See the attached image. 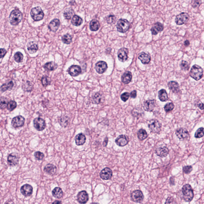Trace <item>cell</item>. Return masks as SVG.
<instances>
[{"label": "cell", "mask_w": 204, "mask_h": 204, "mask_svg": "<svg viewBox=\"0 0 204 204\" xmlns=\"http://www.w3.org/2000/svg\"><path fill=\"white\" fill-rule=\"evenodd\" d=\"M158 97L160 101L162 102L167 101L168 100V97L166 90L164 89H162L159 90L158 92Z\"/></svg>", "instance_id": "obj_32"}, {"label": "cell", "mask_w": 204, "mask_h": 204, "mask_svg": "<svg viewBox=\"0 0 204 204\" xmlns=\"http://www.w3.org/2000/svg\"><path fill=\"white\" fill-rule=\"evenodd\" d=\"M0 52H1V58L2 59L6 55L7 51L5 49L1 48Z\"/></svg>", "instance_id": "obj_54"}, {"label": "cell", "mask_w": 204, "mask_h": 204, "mask_svg": "<svg viewBox=\"0 0 204 204\" xmlns=\"http://www.w3.org/2000/svg\"><path fill=\"white\" fill-rule=\"evenodd\" d=\"M74 13V11L71 8H67L64 11L63 16L66 20H70Z\"/></svg>", "instance_id": "obj_36"}, {"label": "cell", "mask_w": 204, "mask_h": 204, "mask_svg": "<svg viewBox=\"0 0 204 204\" xmlns=\"http://www.w3.org/2000/svg\"><path fill=\"white\" fill-rule=\"evenodd\" d=\"M156 101L155 99L147 100L144 102V109L145 111L151 112L153 111L155 107Z\"/></svg>", "instance_id": "obj_20"}, {"label": "cell", "mask_w": 204, "mask_h": 204, "mask_svg": "<svg viewBox=\"0 0 204 204\" xmlns=\"http://www.w3.org/2000/svg\"><path fill=\"white\" fill-rule=\"evenodd\" d=\"M128 49L125 48H122L119 49L118 52V57L120 62H126L128 58Z\"/></svg>", "instance_id": "obj_13"}, {"label": "cell", "mask_w": 204, "mask_h": 204, "mask_svg": "<svg viewBox=\"0 0 204 204\" xmlns=\"http://www.w3.org/2000/svg\"><path fill=\"white\" fill-rule=\"evenodd\" d=\"M148 126L151 132L159 133L161 130V125L156 119H151L148 122Z\"/></svg>", "instance_id": "obj_6"}, {"label": "cell", "mask_w": 204, "mask_h": 204, "mask_svg": "<svg viewBox=\"0 0 204 204\" xmlns=\"http://www.w3.org/2000/svg\"><path fill=\"white\" fill-rule=\"evenodd\" d=\"M201 4V0H191V5L194 8L199 7Z\"/></svg>", "instance_id": "obj_49"}, {"label": "cell", "mask_w": 204, "mask_h": 204, "mask_svg": "<svg viewBox=\"0 0 204 204\" xmlns=\"http://www.w3.org/2000/svg\"><path fill=\"white\" fill-rule=\"evenodd\" d=\"M189 18V15L187 13H182L176 16L175 22L178 25H182L187 22Z\"/></svg>", "instance_id": "obj_8"}, {"label": "cell", "mask_w": 204, "mask_h": 204, "mask_svg": "<svg viewBox=\"0 0 204 204\" xmlns=\"http://www.w3.org/2000/svg\"><path fill=\"white\" fill-rule=\"evenodd\" d=\"M14 86V83L13 81H9L6 83L3 84L1 87V92H4L7 90H11Z\"/></svg>", "instance_id": "obj_35"}, {"label": "cell", "mask_w": 204, "mask_h": 204, "mask_svg": "<svg viewBox=\"0 0 204 204\" xmlns=\"http://www.w3.org/2000/svg\"><path fill=\"white\" fill-rule=\"evenodd\" d=\"M164 29L163 25L161 23L157 22L151 28V31L153 35H156L158 33L161 32Z\"/></svg>", "instance_id": "obj_22"}, {"label": "cell", "mask_w": 204, "mask_h": 204, "mask_svg": "<svg viewBox=\"0 0 204 204\" xmlns=\"http://www.w3.org/2000/svg\"><path fill=\"white\" fill-rule=\"evenodd\" d=\"M138 59L143 64H147L149 63L151 61V57L148 53L142 52L138 55Z\"/></svg>", "instance_id": "obj_23"}, {"label": "cell", "mask_w": 204, "mask_h": 204, "mask_svg": "<svg viewBox=\"0 0 204 204\" xmlns=\"http://www.w3.org/2000/svg\"><path fill=\"white\" fill-rule=\"evenodd\" d=\"M28 87H32V84L29 81H27L25 84H24L22 86L23 89L26 91H28Z\"/></svg>", "instance_id": "obj_53"}, {"label": "cell", "mask_w": 204, "mask_h": 204, "mask_svg": "<svg viewBox=\"0 0 204 204\" xmlns=\"http://www.w3.org/2000/svg\"><path fill=\"white\" fill-rule=\"evenodd\" d=\"M108 142H109V138H108L107 137H106L104 138V140L103 142V146L104 147H107Z\"/></svg>", "instance_id": "obj_57"}, {"label": "cell", "mask_w": 204, "mask_h": 204, "mask_svg": "<svg viewBox=\"0 0 204 204\" xmlns=\"http://www.w3.org/2000/svg\"><path fill=\"white\" fill-rule=\"evenodd\" d=\"M100 27H101V25L100 22H99V21L95 19L92 20L90 21V25H89L90 30L93 32L97 31L100 28Z\"/></svg>", "instance_id": "obj_29"}, {"label": "cell", "mask_w": 204, "mask_h": 204, "mask_svg": "<svg viewBox=\"0 0 204 204\" xmlns=\"http://www.w3.org/2000/svg\"><path fill=\"white\" fill-rule=\"evenodd\" d=\"M101 99V95L99 93H95L92 96V101L94 103L99 104L100 103Z\"/></svg>", "instance_id": "obj_39"}, {"label": "cell", "mask_w": 204, "mask_h": 204, "mask_svg": "<svg viewBox=\"0 0 204 204\" xmlns=\"http://www.w3.org/2000/svg\"><path fill=\"white\" fill-rule=\"evenodd\" d=\"M22 18V13L19 10L15 9L11 12L9 17L10 23L13 26L18 25Z\"/></svg>", "instance_id": "obj_1"}, {"label": "cell", "mask_w": 204, "mask_h": 204, "mask_svg": "<svg viewBox=\"0 0 204 204\" xmlns=\"http://www.w3.org/2000/svg\"><path fill=\"white\" fill-rule=\"evenodd\" d=\"M20 192L25 197H29L32 194L33 187L29 184H25L21 187Z\"/></svg>", "instance_id": "obj_19"}, {"label": "cell", "mask_w": 204, "mask_h": 204, "mask_svg": "<svg viewBox=\"0 0 204 204\" xmlns=\"http://www.w3.org/2000/svg\"><path fill=\"white\" fill-rule=\"evenodd\" d=\"M130 95L131 98L135 99L137 96V91L136 90H134L132 91L130 94Z\"/></svg>", "instance_id": "obj_56"}, {"label": "cell", "mask_w": 204, "mask_h": 204, "mask_svg": "<svg viewBox=\"0 0 204 204\" xmlns=\"http://www.w3.org/2000/svg\"><path fill=\"white\" fill-rule=\"evenodd\" d=\"M25 119L23 116H16L12 119L11 122L12 126L15 128L22 127L25 124Z\"/></svg>", "instance_id": "obj_10"}, {"label": "cell", "mask_w": 204, "mask_h": 204, "mask_svg": "<svg viewBox=\"0 0 204 204\" xmlns=\"http://www.w3.org/2000/svg\"><path fill=\"white\" fill-rule=\"evenodd\" d=\"M198 107L200 108V109L201 110H203L204 109V105L203 104V103H200L199 104V105H198Z\"/></svg>", "instance_id": "obj_58"}, {"label": "cell", "mask_w": 204, "mask_h": 204, "mask_svg": "<svg viewBox=\"0 0 204 204\" xmlns=\"http://www.w3.org/2000/svg\"><path fill=\"white\" fill-rule=\"evenodd\" d=\"M77 198L79 203L86 204L89 200V195L86 191H82L78 193Z\"/></svg>", "instance_id": "obj_15"}, {"label": "cell", "mask_w": 204, "mask_h": 204, "mask_svg": "<svg viewBox=\"0 0 204 204\" xmlns=\"http://www.w3.org/2000/svg\"><path fill=\"white\" fill-rule=\"evenodd\" d=\"M100 176L102 179L105 180L110 179L112 176V170L109 168H104L101 171Z\"/></svg>", "instance_id": "obj_18"}, {"label": "cell", "mask_w": 204, "mask_h": 204, "mask_svg": "<svg viewBox=\"0 0 204 204\" xmlns=\"http://www.w3.org/2000/svg\"><path fill=\"white\" fill-rule=\"evenodd\" d=\"M14 59L17 63H20L22 62L23 59V55L22 53L19 52H18L15 53L14 55Z\"/></svg>", "instance_id": "obj_42"}, {"label": "cell", "mask_w": 204, "mask_h": 204, "mask_svg": "<svg viewBox=\"0 0 204 204\" xmlns=\"http://www.w3.org/2000/svg\"><path fill=\"white\" fill-rule=\"evenodd\" d=\"M60 24V22L59 19L55 18L51 21L49 23L48 27L50 31L55 32L59 28Z\"/></svg>", "instance_id": "obj_21"}, {"label": "cell", "mask_w": 204, "mask_h": 204, "mask_svg": "<svg viewBox=\"0 0 204 204\" xmlns=\"http://www.w3.org/2000/svg\"><path fill=\"white\" fill-rule=\"evenodd\" d=\"M174 104L172 102L167 104L164 107V110L166 112H168L172 111L174 109Z\"/></svg>", "instance_id": "obj_47"}, {"label": "cell", "mask_w": 204, "mask_h": 204, "mask_svg": "<svg viewBox=\"0 0 204 204\" xmlns=\"http://www.w3.org/2000/svg\"><path fill=\"white\" fill-rule=\"evenodd\" d=\"M44 171L50 175H53L56 173L57 168L54 165L48 163L45 166Z\"/></svg>", "instance_id": "obj_25"}, {"label": "cell", "mask_w": 204, "mask_h": 204, "mask_svg": "<svg viewBox=\"0 0 204 204\" xmlns=\"http://www.w3.org/2000/svg\"><path fill=\"white\" fill-rule=\"evenodd\" d=\"M19 157L16 153H11L8 157V163L10 166L15 167L19 163Z\"/></svg>", "instance_id": "obj_11"}, {"label": "cell", "mask_w": 204, "mask_h": 204, "mask_svg": "<svg viewBox=\"0 0 204 204\" xmlns=\"http://www.w3.org/2000/svg\"><path fill=\"white\" fill-rule=\"evenodd\" d=\"M131 198L132 200L135 202L140 203L143 200L144 195L142 191L139 190H136L132 193Z\"/></svg>", "instance_id": "obj_12"}, {"label": "cell", "mask_w": 204, "mask_h": 204, "mask_svg": "<svg viewBox=\"0 0 204 204\" xmlns=\"http://www.w3.org/2000/svg\"><path fill=\"white\" fill-rule=\"evenodd\" d=\"M51 81V79L50 78V77H48V76H43L41 78V84H42V86L44 87H47L48 86L50 85Z\"/></svg>", "instance_id": "obj_40"}, {"label": "cell", "mask_w": 204, "mask_h": 204, "mask_svg": "<svg viewBox=\"0 0 204 204\" xmlns=\"http://www.w3.org/2000/svg\"><path fill=\"white\" fill-rule=\"evenodd\" d=\"M137 136L140 140L142 141L147 138L148 135L146 130L142 128L138 130L137 133Z\"/></svg>", "instance_id": "obj_37"}, {"label": "cell", "mask_w": 204, "mask_h": 204, "mask_svg": "<svg viewBox=\"0 0 204 204\" xmlns=\"http://www.w3.org/2000/svg\"><path fill=\"white\" fill-rule=\"evenodd\" d=\"M27 49L29 53L33 54L37 52L39 47L36 43L34 41H31L27 44Z\"/></svg>", "instance_id": "obj_30"}, {"label": "cell", "mask_w": 204, "mask_h": 204, "mask_svg": "<svg viewBox=\"0 0 204 204\" xmlns=\"http://www.w3.org/2000/svg\"><path fill=\"white\" fill-rule=\"evenodd\" d=\"M130 27V23L127 20L121 18L116 24V28L118 32L125 33L128 31Z\"/></svg>", "instance_id": "obj_5"}, {"label": "cell", "mask_w": 204, "mask_h": 204, "mask_svg": "<svg viewBox=\"0 0 204 204\" xmlns=\"http://www.w3.org/2000/svg\"><path fill=\"white\" fill-rule=\"evenodd\" d=\"M182 191L185 201L190 202L192 200L194 196L193 190L189 184L184 185L182 187Z\"/></svg>", "instance_id": "obj_2"}, {"label": "cell", "mask_w": 204, "mask_h": 204, "mask_svg": "<svg viewBox=\"0 0 204 204\" xmlns=\"http://www.w3.org/2000/svg\"><path fill=\"white\" fill-rule=\"evenodd\" d=\"M71 22L73 25L79 27L83 22L82 18L77 15H74L71 20Z\"/></svg>", "instance_id": "obj_33"}, {"label": "cell", "mask_w": 204, "mask_h": 204, "mask_svg": "<svg viewBox=\"0 0 204 204\" xmlns=\"http://www.w3.org/2000/svg\"><path fill=\"white\" fill-rule=\"evenodd\" d=\"M17 107V103L14 101H9L7 104V109L10 111H13L16 109Z\"/></svg>", "instance_id": "obj_43"}, {"label": "cell", "mask_w": 204, "mask_h": 204, "mask_svg": "<svg viewBox=\"0 0 204 204\" xmlns=\"http://www.w3.org/2000/svg\"><path fill=\"white\" fill-rule=\"evenodd\" d=\"M62 40L65 44H69L72 41V37L71 35L67 34L62 37Z\"/></svg>", "instance_id": "obj_38"}, {"label": "cell", "mask_w": 204, "mask_h": 204, "mask_svg": "<svg viewBox=\"0 0 204 204\" xmlns=\"http://www.w3.org/2000/svg\"><path fill=\"white\" fill-rule=\"evenodd\" d=\"M34 156L36 160L39 161L43 160L44 158V154L39 151H36L34 153Z\"/></svg>", "instance_id": "obj_48"}, {"label": "cell", "mask_w": 204, "mask_h": 204, "mask_svg": "<svg viewBox=\"0 0 204 204\" xmlns=\"http://www.w3.org/2000/svg\"><path fill=\"white\" fill-rule=\"evenodd\" d=\"M116 17L113 15H110L107 16L106 18L107 23L109 24L114 23L116 21Z\"/></svg>", "instance_id": "obj_44"}, {"label": "cell", "mask_w": 204, "mask_h": 204, "mask_svg": "<svg viewBox=\"0 0 204 204\" xmlns=\"http://www.w3.org/2000/svg\"><path fill=\"white\" fill-rule=\"evenodd\" d=\"M189 44V41L188 40H186V41H185V42H184V44H185V45L186 46H188Z\"/></svg>", "instance_id": "obj_59"}, {"label": "cell", "mask_w": 204, "mask_h": 204, "mask_svg": "<svg viewBox=\"0 0 204 204\" xmlns=\"http://www.w3.org/2000/svg\"><path fill=\"white\" fill-rule=\"evenodd\" d=\"M129 141L128 136L125 135H121L116 139V144L120 147H124L128 144Z\"/></svg>", "instance_id": "obj_14"}, {"label": "cell", "mask_w": 204, "mask_h": 204, "mask_svg": "<svg viewBox=\"0 0 204 204\" xmlns=\"http://www.w3.org/2000/svg\"><path fill=\"white\" fill-rule=\"evenodd\" d=\"M183 170L185 174H189L192 171L193 167L191 165L185 166L183 167Z\"/></svg>", "instance_id": "obj_50"}, {"label": "cell", "mask_w": 204, "mask_h": 204, "mask_svg": "<svg viewBox=\"0 0 204 204\" xmlns=\"http://www.w3.org/2000/svg\"><path fill=\"white\" fill-rule=\"evenodd\" d=\"M67 72L70 76L73 77H76L81 74V67L79 65H72L69 68Z\"/></svg>", "instance_id": "obj_16"}, {"label": "cell", "mask_w": 204, "mask_h": 204, "mask_svg": "<svg viewBox=\"0 0 204 204\" xmlns=\"http://www.w3.org/2000/svg\"><path fill=\"white\" fill-rule=\"evenodd\" d=\"M130 96V94L129 93H124L122 94L121 95V99L122 101H123L124 102H126V101L128 100Z\"/></svg>", "instance_id": "obj_52"}, {"label": "cell", "mask_w": 204, "mask_h": 204, "mask_svg": "<svg viewBox=\"0 0 204 204\" xmlns=\"http://www.w3.org/2000/svg\"><path fill=\"white\" fill-rule=\"evenodd\" d=\"M176 203L175 202L173 198H172V197H168L165 203Z\"/></svg>", "instance_id": "obj_55"}, {"label": "cell", "mask_w": 204, "mask_h": 204, "mask_svg": "<svg viewBox=\"0 0 204 204\" xmlns=\"http://www.w3.org/2000/svg\"><path fill=\"white\" fill-rule=\"evenodd\" d=\"M53 196L57 198H60L63 196V191L62 189L59 187H56L52 191Z\"/></svg>", "instance_id": "obj_34"}, {"label": "cell", "mask_w": 204, "mask_h": 204, "mask_svg": "<svg viewBox=\"0 0 204 204\" xmlns=\"http://www.w3.org/2000/svg\"><path fill=\"white\" fill-rule=\"evenodd\" d=\"M169 89L175 93H179L180 91L178 83L176 81H171L168 83Z\"/></svg>", "instance_id": "obj_28"}, {"label": "cell", "mask_w": 204, "mask_h": 204, "mask_svg": "<svg viewBox=\"0 0 204 204\" xmlns=\"http://www.w3.org/2000/svg\"><path fill=\"white\" fill-rule=\"evenodd\" d=\"M30 15L32 19L35 21L42 20L44 18V14L40 6L34 8L30 12Z\"/></svg>", "instance_id": "obj_4"}, {"label": "cell", "mask_w": 204, "mask_h": 204, "mask_svg": "<svg viewBox=\"0 0 204 204\" xmlns=\"http://www.w3.org/2000/svg\"><path fill=\"white\" fill-rule=\"evenodd\" d=\"M132 77V76L131 72L129 71L126 72L122 76V81L125 84H128L131 81Z\"/></svg>", "instance_id": "obj_27"}, {"label": "cell", "mask_w": 204, "mask_h": 204, "mask_svg": "<svg viewBox=\"0 0 204 204\" xmlns=\"http://www.w3.org/2000/svg\"><path fill=\"white\" fill-rule=\"evenodd\" d=\"M59 122L60 125L62 127L64 128L66 127L67 125H68V117L65 116L61 117L60 118L59 120Z\"/></svg>", "instance_id": "obj_41"}, {"label": "cell", "mask_w": 204, "mask_h": 204, "mask_svg": "<svg viewBox=\"0 0 204 204\" xmlns=\"http://www.w3.org/2000/svg\"><path fill=\"white\" fill-rule=\"evenodd\" d=\"M156 153L157 156L164 158L168 155L169 150L166 147H160L156 149Z\"/></svg>", "instance_id": "obj_24"}, {"label": "cell", "mask_w": 204, "mask_h": 204, "mask_svg": "<svg viewBox=\"0 0 204 204\" xmlns=\"http://www.w3.org/2000/svg\"><path fill=\"white\" fill-rule=\"evenodd\" d=\"M175 134L181 140H188L189 138V134L188 131L186 129L183 128L177 129L175 131Z\"/></svg>", "instance_id": "obj_7"}, {"label": "cell", "mask_w": 204, "mask_h": 204, "mask_svg": "<svg viewBox=\"0 0 204 204\" xmlns=\"http://www.w3.org/2000/svg\"><path fill=\"white\" fill-rule=\"evenodd\" d=\"M57 67V64L53 62H48L43 65V68L47 71H52L55 70Z\"/></svg>", "instance_id": "obj_31"}, {"label": "cell", "mask_w": 204, "mask_h": 204, "mask_svg": "<svg viewBox=\"0 0 204 204\" xmlns=\"http://www.w3.org/2000/svg\"><path fill=\"white\" fill-rule=\"evenodd\" d=\"M180 66L182 69L184 70H187L189 68L188 63L185 61H182L180 64Z\"/></svg>", "instance_id": "obj_51"}, {"label": "cell", "mask_w": 204, "mask_h": 204, "mask_svg": "<svg viewBox=\"0 0 204 204\" xmlns=\"http://www.w3.org/2000/svg\"><path fill=\"white\" fill-rule=\"evenodd\" d=\"M203 74V70L199 65H193L190 72V76L195 80H200L202 77Z\"/></svg>", "instance_id": "obj_3"}, {"label": "cell", "mask_w": 204, "mask_h": 204, "mask_svg": "<svg viewBox=\"0 0 204 204\" xmlns=\"http://www.w3.org/2000/svg\"><path fill=\"white\" fill-rule=\"evenodd\" d=\"M34 126L39 131L43 130L46 127L45 121L40 118H36L34 120Z\"/></svg>", "instance_id": "obj_9"}, {"label": "cell", "mask_w": 204, "mask_h": 204, "mask_svg": "<svg viewBox=\"0 0 204 204\" xmlns=\"http://www.w3.org/2000/svg\"><path fill=\"white\" fill-rule=\"evenodd\" d=\"M61 203V201H58V200H56L55 202L53 203Z\"/></svg>", "instance_id": "obj_60"}, {"label": "cell", "mask_w": 204, "mask_h": 204, "mask_svg": "<svg viewBox=\"0 0 204 204\" xmlns=\"http://www.w3.org/2000/svg\"><path fill=\"white\" fill-rule=\"evenodd\" d=\"M86 138L85 135L83 133H79L76 135L75 138V142L77 146H81L86 142Z\"/></svg>", "instance_id": "obj_26"}, {"label": "cell", "mask_w": 204, "mask_h": 204, "mask_svg": "<svg viewBox=\"0 0 204 204\" xmlns=\"http://www.w3.org/2000/svg\"><path fill=\"white\" fill-rule=\"evenodd\" d=\"M108 68L106 62L104 61H99L96 64L95 68L97 72L99 74H102L106 71Z\"/></svg>", "instance_id": "obj_17"}, {"label": "cell", "mask_w": 204, "mask_h": 204, "mask_svg": "<svg viewBox=\"0 0 204 204\" xmlns=\"http://www.w3.org/2000/svg\"><path fill=\"white\" fill-rule=\"evenodd\" d=\"M8 102L7 99L1 97V109H4L5 108L7 107V104Z\"/></svg>", "instance_id": "obj_46"}, {"label": "cell", "mask_w": 204, "mask_h": 204, "mask_svg": "<svg viewBox=\"0 0 204 204\" xmlns=\"http://www.w3.org/2000/svg\"><path fill=\"white\" fill-rule=\"evenodd\" d=\"M204 136V128L202 127L198 128L195 133V137L196 138H200Z\"/></svg>", "instance_id": "obj_45"}]
</instances>
